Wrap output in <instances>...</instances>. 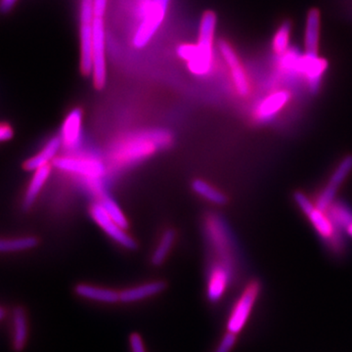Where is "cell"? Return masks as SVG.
<instances>
[{
	"mask_svg": "<svg viewBox=\"0 0 352 352\" xmlns=\"http://www.w3.org/2000/svg\"><path fill=\"white\" fill-rule=\"evenodd\" d=\"M129 346L131 352H146L144 342L142 337L138 333L129 336Z\"/></svg>",
	"mask_w": 352,
	"mask_h": 352,
	"instance_id": "cell-32",
	"label": "cell"
},
{
	"mask_svg": "<svg viewBox=\"0 0 352 352\" xmlns=\"http://www.w3.org/2000/svg\"><path fill=\"white\" fill-rule=\"evenodd\" d=\"M294 200L309 220L321 239L328 243L333 251L337 252L344 251V239L342 237V231L336 227L328 212L317 208L314 201L310 200L302 192L296 191L294 194Z\"/></svg>",
	"mask_w": 352,
	"mask_h": 352,
	"instance_id": "cell-2",
	"label": "cell"
},
{
	"mask_svg": "<svg viewBox=\"0 0 352 352\" xmlns=\"http://www.w3.org/2000/svg\"><path fill=\"white\" fill-rule=\"evenodd\" d=\"M53 166L58 170L85 176L88 179H98L105 173L104 164L94 157H56Z\"/></svg>",
	"mask_w": 352,
	"mask_h": 352,
	"instance_id": "cell-7",
	"label": "cell"
},
{
	"mask_svg": "<svg viewBox=\"0 0 352 352\" xmlns=\"http://www.w3.org/2000/svg\"><path fill=\"white\" fill-rule=\"evenodd\" d=\"M108 0H94L95 16L103 17L107 7Z\"/></svg>",
	"mask_w": 352,
	"mask_h": 352,
	"instance_id": "cell-33",
	"label": "cell"
},
{
	"mask_svg": "<svg viewBox=\"0 0 352 352\" xmlns=\"http://www.w3.org/2000/svg\"><path fill=\"white\" fill-rule=\"evenodd\" d=\"M292 24L289 21H285L280 25L273 38V50L278 55L284 54L289 47V34H291Z\"/></svg>",
	"mask_w": 352,
	"mask_h": 352,
	"instance_id": "cell-28",
	"label": "cell"
},
{
	"mask_svg": "<svg viewBox=\"0 0 352 352\" xmlns=\"http://www.w3.org/2000/svg\"><path fill=\"white\" fill-rule=\"evenodd\" d=\"M166 289V284L162 281L152 282L127 289L120 293V302H134L145 300L150 296L157 295Z\"/></svg>",
	"mask_w": 352,
	"mask_h": 352,
	"instance_id": "cell-17",
	"label": "cell"
},
{
	"mask_svg": "<svg viewBox=\"0 0 352 352\" xmlns=\"http://www.w3.org/2000/svg\"><path fill=\"white\" fill-rule=\"evenodd\" d=\"M99 203H100L102 207L104 208V210H106V212H107L120 227H122L124 229H126L127 227H129V223H127V220L126 217H124V212L120 210V208L118 206V204L116 203V201L113 200L112 197L109 196L108 194L103 193L100 197V201H99Z\"/></svg>",
	"mask_w": 352,
	"mask_h": 352,
	"instance_id": "cell-26",
	"label": "cell"
},
{
	"mask_svg": "<svg viewBox=\"0 0 352 352\" xmlns=\"http://www.w3.org/2000/svg\"><path fill=\"white\" fill-rule=\"evenodd\" d=\"M28 340V322L25 310L17 307L13 312V337L12 346L14 351H24Z\"/></svg>",
	"mask_w": 352,
	"mask_h": 352,
	"instance_id": "cell-20",
	"label": "cell"
},
{
	"mask_svg": "<svg viewBox=\"0 0 352 352\" xmlns=\"http://www.w3.org/2000/svg\"><path fill=\"white\" fill-rule=\"evenodd\" d=\"M261 291V285L258 280H252L245 285L244 291L234 305L227 320L226 328L228 332L238 335L244 330Z\"/></svg>",
	"mask_w": 352,
	"mask_h": 352,
	"instance_id": "cell-5",
	"label": "cell"
},
{
	"mask_svg": "<svg viewBox=\"0 0 352 352\" xmlns=\"http://www.w3.org/2000/svg\"><path fill=\"white\" fill-rule=\"evenodd\" d=\"M51 173V168L50 164L43 168H38V170H34V175L31 182H30L29 186H28L27 191H25L24 198V208L25 210L32 207V204L38 198L39 193H41V189L47 182L50 178Z\"/></svg>",
	"mask_w": 352,
	"mask_h": 352,
	"instance_id": "cell-21",
	"label": "cell"
},
{
	"mask_svg": "<svg viewBox=\"0 0 352 352\" xmlns=\"http://www.w3.org/2000/svg\"><path fill=\"white\" fill-rule=\"evenodd\" d=\"M62 140L60 138H51L38 154L28 160L24 164L25 170L34 171L43 166H48L51 161L56 159L57 153L61 148Z\"/></svg>",
	"mask_w": 352,
	"mask_h": 352,
	"instance_id": "cell-16",
	"label": "cell"
},
{
	"mask_svg": "<svg viewBox=\"0 0 352 352\" xmlns=\"http://www.w3.org/2000/svg\"><path fill=\"white\" fill-rule=\"evenodd\" d=\"M94 0H82L80 4V22L82 24H92L95 19Z\"/></svg>",
	"mask_w": 352,
	"mask_h": 352,
	"instance_id": "cell-29",
	"label": "cell"
},
{
	"mask_svg": "<svg viewBox=\"0 0 352 352\" xmlns=\"http://www.w3.org/2000/svg\"><path fill=\"white\" fill-rule=\"evenodd\" d=\"M17 0H1V10L3 12H8L9 10H11L14 4L16 3Z\"/></svg>",
	"mask_w": 352,
	"mask_h": 352,
	"instance_id": "cell-35",
	"label": "cell"
},
{
	"mask_svg": "<svg viewBox=\"0 0 352 352\" xmlns=\"http://www.w3.org/2000/svg\"><path fill=\"white\" fill-rule=\"evenodd\" d=\"M319 34H320V13L317 9H311L307 14L305 28V56L319 57Z\"/></svg>",
	"mask_w": 352,
	"mask_h": 352,
	"instance_id": "cell-15",
	"label": "cell"
},
{
	"mask_svg": "<svg viewBox=\"0 0 352 352\" xmlns=\"http://www.w3.org/2000/svg\"><path fill=\"white\" fill-rule=\"evenodd\" d=\"M352 171V155H347L338 164L333 175H331L330 182L328 186L335 190H339L342 183L346 182V178L351 175Z\"/></svg>",
	"mask_w": 352,
	"mask_h": 352,
	"instance_id": "cell-25",
	"label": "cell"
},
{
	"mask_svg": "<svg viewBox=\"0 0 352 352\" xmlns=\"http://www.w3.org/2000/svg\"><path fill=\"white\" fill-rule=\"evenodd\" d=\"M344 232H346L349 237L352 238V223L349 224V226L344 229Z\"/></svg>",
	"mask_w": 352,
	"mask_h": 352,
	"instance_id": "cell-36",
	"label": "cell"
},
{
	"mask_svg": "<svg viewBox=\"0 0 352 352\" xmlns=\"http://www.w3.org/2000/svg\"><path fill=\"white\" fill-rule=\"evenodd\" d=\"M170 0H149L143 6L142 19L133 36L134 47L143 48L150 43L163 24Z\"/></svg>",
	"mask_w": 352,
	"mask_h": 352,
	"instance_id": "cell-4",
	"label": "cell"
},
{
	"mask_svg": "<svg viewBox=\"0 0 352 352\" xmlns=\"http://www.w3.org/2000/svg\"><path fill=\"white\" fill-rule=\"evenodd\" d=\"M38 239L34 237L14 238V239H3L0 242V250L2 252H13L25 251L32 249L38 245Z\"/></svg>",
	"mask_w": 352,
	"mask_h": 352,
	"instance_id": "cell-27",
	"label": "cell"
},
{
	"mask_svg": "<svg viewBox=\"0 0 352 352\" xmlns=\"http://www.w3.org/2000/svg\"><path fill=\"white\" fill-rule=\"evenodd\" d=\"M196 44H182V45L178 46L177 48L178 56L186 62L191 61L196 56Z\"/></svg>",
	"mask_w": 352,
	"mask_h": 352,
	"instance_id": "cell-31",
	"label": "cell"
},
{
	"mask_svg": "<svg viewBox=\"0 0 352 352\" xmlns=\"http://www.w3.org/2000/svg\"><path fill=\"white\" fill-rule=\"evenodd\" d=\"M207 233L210 244L220 256V261L235 267V239L226 222L217 215H212L207 221Z\"/></svg>",
	"mask_w": 352,
	"mask_h": 352,
	"instance_id": "cell-6",
	"label": "cell"
},
{
	"mask_svg": "<svg viewBox=\"0 0 352 352\" xmlns=\"http://www.w3.org/2000/svg\"><path fill=\"white\" fill-rule=\"evenodd\" d=\"M4 316H6V310H4V307H2L1 311H0V318H1V320H3Z\"/></svg>",
	"mask_w": 352,
	"mask_h": 352,
	"instance_id": "cell-37",
	"label": "cell"
},
{
	"mask_svg": "<svg viewBox=\"0 0 352 352\" xmlns=\"http://www.w3.org/2000/svg\"><path fill=\"white\" fill-rule=\"evenodd\" d=\"M219 50L222 57L231 69V76H232L236 90L241 96H247L250 94V85L244 69L241 66L239 58L226 41H220Z\"/></svg>",
	"mask_w": 352,
	"mask_h": 352,
	"instance_id": "cell-11",
	"label": "cell"
},
{
	"mask_svg": "<svg viewBox=\"0 0 352 352\" xmlns=\"http://www.w3.org/2000/svg\"><path fill=\"white\" fill-rule=\"evenodd\" d=\"M234 268V266L221 261L212 263L207 285V298L210 302H219L226 295L233 279Z\"/></svg>",
	"mask_w": 352,
	"mask_h": 352,
	"instance_id": "cell-8",
	"label": "cell"
},
{
	"mask_svg": "<svg viewBox=\"0 0 352 352\" xmlns=\"http://www.w3.org/2000/svg\"><path fill=\"white\" fill-rule=\"evenodd\" d=\"M170 135L164 131L140 132L120 140L113 148L111 157L119 166H129L135 162L142 161L160 148L170 144Z\"/></svg>",
	"mask_w": 352,
	"mask_h": 352,
	"instance_id": "cell-1",
	"label": "cell"
},
{
	"mask_svg": "<svg viewBox=\"0 0 352 352\" xmlns=\"http://www.w3.org/2000/svg\"><path fill=\"white\" fill-rule=\"evenodd\" d=\"M90 214L94 221L103 229L104 232L107 234L109 237L112 238L118 244L126 248V249L133 250L136 248L135 241L132 239L131 236L124 231L122 227H120L117 222L115 221L106 212L104 208L102 207L100 203L94 204L90 210Z\"/></svg>",
	"mask_w": 352,
	"mask_h": 352,
	"instance_id": "cell-10",
	"label": "cell"
},
{
	"mask_svg": "<svg viewBox=\"0 0 352 352\" xmlns=\"http://www.w3.org/2000/svg\"><path fill=\"white\" fill-rule=\"evenodd\" d=\"M328 63L326 60L319 57L300 58L298 69L307 76L308 87L311 94H316L320 88L322 76L327 69Z\"/></svg>",
	"mask_w": 352,
	"mask_h": 352,
	"instance_id": "cell-13",
	"label": "cell"
},
{
	"mask_svg": "<svg viewBox=\"0 0 352 352\" xmlns=\"http://www.w3.org/2000/svg\"><path fill=\"white\" fill-rule=\"evenodd\" d=\"M82 113L80 109H75L67 116L62 126V145L66 149H76L80 145L82 138Z\"/></svg>",
	"mask_w": 352,
	"mask_h": 352,
	"instance_id": "cell-12",
	"label": "cell"
},
{
	"mask_svg": "<svg viewBox=\"0 0 352 352\" xmlns=\"http://www.w3.org/2000/svg\"><path fill=\"white\" fill-rule=\"evenodd\" d=\"M175 240V232L171 229L164 231L159 245L155 250L152 256V263L155 266L161 265L166 261V256L170 254L171 247L173 245Z\"/></svg>",
	"mask_w": 352,
	"mask_h": 352,
	"instance_id": "cell-24",
	"label": "cell"
},
{
	"mask_svg": "<svg viewBox=\"0 0 352 352\" xmlns=\"http://www.w3.org/2000/svg\"><path fill=\"white\" fill-rule=\"evenodd\" d=\"M333 224L340 231H344L352 223V208L344 201H336L328 210Z\"/></svg>",
	"mask_w": 352,
	"mask_h": 352,
	"instance_id": "cell-23",
	"label": "cell"
},
{
	"mask_svg": "<svg viewBox=\"0 0 352 352\" xmlns=\"http://www.w3.org/2000/svg\"><path fill=\"white\" fill-rule=\"evenodd\" d=\"M192 189L201 198L214 204V205L222 206L226 204V196L219 190L215 189L210 183L204 182V180H194L192 182Z\"/></svg>",
	"mask_w": 352,
	"mask_h": 352,
	"instance_id": "cell-22",
	"label": "cell"
},
{
	"mask_svg": "<svg viewBox=\"0 0 352 352\" xmlns=\"http://www.w3.org/2000/svg\"><path fill=\"white\" fill-rule=\"evenodd\" d=\"M13 138V131L8 124H2L0 126V139H1L2 142H6V141L10 140L11 138Z\"/></svg>",
	"mask_w": 352,
	"mask_h": 352,
	"instance_id": "cell-34",
	"label": "cell"
},
{
	"mask_svg": "<svg viewBox=\"0 0 352 352\" xmlns=\"http://www.w3.org/2000/svg\"><path fill=\"white\" fill-rule=\"evenodd\" d=\"M217 15L212 11L204 14L199 30L196 56L187 62V67L196 76H206L212 66V43H214Z\"/></svg>",
	"mask_w": 352,
	"mask_h": 352,
	"instance_id": "cell-3",
	"label": "cell"
},
{
	"mask_svg": "<svg viewBox=\"0 0 352 352\" xmlns=\"http://www.w3.org/2000/svg\"><path fill=\"white\" fill-rule=\"evenodd\" d=\"M238 335L231 332L227 333L222 337L219 346L215 349L214 352H231L237 344Z\"/></svg>",
	"mask_w": 352,
	"mask_h": 352,
	"instance_id": "cell-30",
	"label": "cell"
},
{
	"mask_svg": "<svg viewBox=\"0 0 352 352\" xmlns=\"http://www.w3.org/2000/svg\"><path fill=\"white\" fill-rule=\"evenodd\" d=\"M94 30V71L92 76L97 88H103L106 83L105 27L103 17H95Z\"/></svg>",
	"mask_w": 352,
	"mask_h": 352,
	"instance_id": "cell-9",
	"label": "cell"
},
{
	"mask_svg": "<svg viewBox=\"0 0 352 352\" xmlns=\"http://www.w3.org/2000/svg\"><path fill=\"white\" fill-rule=\"evenodd\" d=\"M289 99V94L287 91L276 92L266 97L256 109V115H254L256 120L261 124L270 122L288 103Z\"/></svg>",
	"mask_w": 352,
	"mask_h": 352,
	"instance_id": "cell-14",
	"label": "cell"
},
{
	"mask_svg": "<svg viewBox=\"0 0 352 352\" xmlns=\"http://www.w3.org/2000/svg\"><path fill=\"white\" fill-rule=\"evenodd\" d=\"M76 294L87 300L104 303L120 302V293L111 289L100 288L91 285L80 284L76 287Z\"/></svg>",
	"mask_w": 352,
	"mask_h": 352,
	"instance_id": "cell-18",
	"label": "cell"
},
{
	"mask_svg": "<svg viewBox=\"0 0 352 352\" xmlns=\"http://www.w3.org/2000/svg\"><path fill=\"white\" fill-rule=\"evenodd\" d=\"M80 43H82V69L85 75H90L94 71V30L92 24H82L80 27Z\"/></svg>",
	"mask_w": 352,
	"mask_h": 352,
	"instance_id": "cell-19",
	"label": "cell"
}]
</instances>
